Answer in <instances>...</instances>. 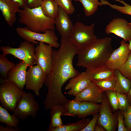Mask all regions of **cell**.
Masks as SVG:
<instances>
[{"label": "cell", "mask_w": 131, "mask_h": 131, "mask_svg": "<svg viewBox=\"0 0 131 131\" xmlns=\"http://www.w3.org/2000/svg\"><path fill=\"white\" fill-rule=\"evenodd\" d=\"M21 130L19 127L13 128L8 125L4 127L0 124V131H20Z\"/></svg>", "instance_id": "f35d334b"}, {"label": "cell", "mask_w": 131, "mask_h": 131, "mask_svg": "<svg viewBox=\"0 0 131 131\" xmlns=\"http://www.w3.org/2000/svg\"><path fill=\"white\" fill-rule=\"evenodd\" d=\"M83 8L85 15L90 16L97 11L98 6H102L98 0H79Z\"/></svg>", "instance_id": "484cf974"}, {"label": "cell", "mask_w": 131, "mask_h": 131, "mask_svg": "<svg viewBox=\"0 0 131 131\" xmlns=\"http://www.w3.org/2000/svg\"><path fill=\"white\" fill-rule=\"evenodd\" d=\"M99 115L98 113L93 115L92 119L81 131H94L95 127L97 122Z\"/></svg>", "instance_id": "d590c367"}, {"label": "cell", "mask_w": 131, "mask_h": 131, "mask_svg": "<svg viewBox=\"0 0 131 131\" xmlns=\"http://www.w3.org/2000/svg\"><path fill=\"white\" fill-rule=\"evenodd\" d=\"M0 49L5 55H11L24 62L27 64L29 67L35 64V47L34 44L28 41L25 40L21 42L18 48L1 46Z\"/></svg>", "instance_id": "52a82bcc"}, {"label": "cell", "mask_w": 131, "mask_h": 131, "mask_svg": "<svg viewBox=\"0 0 131 131\" xmlns=\"http://www.w3.org/2000/svg\"><path fill=\"white\" fill-rule=\"evenodd\" d=\"M129 23V25H130V27H131V23Z\"/></svg>", "instance_id": "ee69618b"}, {"label": "cell", "mask_w": 131, "mask_h": 131, "mask_svg": "<svg viewBox=\"0 0 131 131\" xmlns=\"http://www.w3.org/2000/svg\"><path fill=\"white\" fill-rule=\"evenodd\" d=\"M118 1L123 5V6H120L115 4H112L107 1L100 0L101 5H106L109 6L111 8L124 14L131 16V5L125 2L122 0H115Z\"/></svg>", "instance_id": "f1b7e54d"}, {"label": "cell", "mask_w": 131, "mask_h": 131, "mask_svg": "<svg viewBox=\"0 0 131 131\" xmlns=\"http://www.w3.org/2000/svg\"><path fill=\"white\" fill-rule=\"evenodd\" d=\"M75 1H79V0H74Z\"/></svg>", "instance_id": "f6af8a7d"}, {"label": "cell", "mask_w": 131, "mask_h": 131, "mask_svg": "<svg viewBox=\"0 0 131 131\" xmlns=\"http://www.w3.org/2000/svg\"><path fill=\"white\" fill-rule=\"evenodd\" d=\"M95 25L94 23L87 25L80 22H76L74 25L69 38L79 50L88 48L97 39L94 32Z\"/></svg>", "instance_id": "277c9868"}, {"label": "cell", "mask_w": 131, "mask_h": 131, "mask_svg": "<svg viewBox=\"0 0 131 131\" xmlns=\"http://www.w3.org/2000/svg\"><path fill=\"white\" fill-rule=\"evenodd\" d=\"M129 23L122 18H114L106 26L105 32L108 34L113 33L126 42L129 41L131 40V28Z\"/></svg>", "instance_id": "4fadbf2b"}, {"label": "cell", "mask_w": 131, "mask_h": 131, "mask_svg": "<svg viewBox=\"0 0 131 131\" xmlns=\"http://www.w3.org/2000/svg\"><path fill=\"white\" fill-rule=\"evenodd\" d=\"M79 50L69 37H61L59 49H53L51 70L44 83L48 91L43 103L46 107L64 106L69 101L63 94L62 88L68 80L80 73L73 63L74 58Z\"/></svg>", "instance_id": "6da1fadb"}, {"label": "cell", "mask_w": 131, "mask_h": 131, "mask_svg": "<svg viewBox=\"0 0 131 131\" xmlns=\"http://www.w3.org/2000/svg\"><path fill=\"white\" fill-rule=\"evenodd\" d=\"M20 6L12 0H0V10L6 22L12 27L17 20L16 15L20 11Z\"/></svg>", "instance_id": "5bb4252c"}, {"label": "cell", "mask_w": 131, "mask_h": 131, "mask_svg": "<svg viewBox=\"0 0 131 131\" xmlns=\"http://www.w3.org/2000/svg\"><path fill=\"white\" fill-rule=\"evenodd\" d=\"M0 122L13 128L17 127L19 119L13 114L10 115L5 108L0 106Z\"/></svg>", "instance_id": "d4e9b609"}, {"label": "cell", "mask_w": 131, "mask_h": 131, "mask_svg": "<svg viewBox=\"0 0 131 131\" xmlns=\"http://www.w3.org/2000/svg\"><path fill=\"white\" fill-rule=\"evenodd\" d=\"M18 13L19 23L32 32L43 33L48 30H55L54 19L45 15L40 6L30 8L26 6Z\"/></svg>", "instance_id": "3957f363"}, {"label": "cell", "mask_w": 131, "mask_h": 131, "mask_svg": "<svg viewBox=\"0 0 131 131\" xmlns=\"http://www.w3.org/2000/svg\"><path fill=\"white\" fill-rule=\"evenodd\" d=\"M119 47L114 50L107 60L106 66L111 69H118L127 60L131 51L129 44L123 40L120 42Z\"/></svg>", "instance_id": "7c38bea8"}, {"label": "cell", "mask_w": 131, "mask_h": 131, "mask_svg": "<svg viewBox=\"0 0 131 131\" xmlns=\"http://www.w3.org/2000/svg\"><path fill=\"white\" fill-rule=\"evenodd\" d=\"M105 129L100 125L96 124L95 127L94 131H106Z\"/></svg>", "instance_id": "60d3db41"}, {"label": "cell", "mask_w": 131, "mask_h": 131, "mask_svg": "<svg viewBox=\"0 0 131 131\" xmlns=\"http://www.w3.org/2000/svg\"><path fill=\"white\" fill-rule=\"evenodd\" d=\"M47 75L41 67L36 65L29 67L26 74L25 88L33 91L37 96L44 83Z\"/></svg>", "instance_id": "30bf717a"}, {"label": "cell", "mask_w": 131, "mask_h": 131, "mask_svg": "<svg viewBox=\"0 0 131 131\" xmlns=\"http://www.w3.org/2000/svg\"><path fill=\"white\" fill-rule=\"evenodd\" d=\"M112 43V39L110 37L97 38L90 46L79 50L76 66L89 69L106 66L114 51Z\"/></svg>", "instance_id": "7a4b0ae2"}, {"label": "cell", "mask_w": 131, "mask_h": 131, "mask_svg": "<svg viewBox=\"0 0 131 131\" xmlns=\"http://www.w3.org/2000/svg\"><path fill=\"white\" fill-rule=\"evenodd\" d=\"M16 30L22 38L34 45L38 44L39 42L46 43L55 48L60 47L58 37L54 30L49 29L43 33H38L32 32L26 27H17Z\"/></svg>", "instance_id": "8992f818"}, {"label": "cell", "mask_w": 131, "mask_h": 131, "mask_svg": "<svg viewBox=\"0 0 131 131\" xmlns=\"http://www.w3.org/2000/svg\"><path fill=\"white\" fill-rule=\"evenodd\" d=\"M59 6L57 15L54 19L55 26L61 37H69L74 25L68 14Z\"/></svg>", "instance_id": "9a60e30c"}, {"label": "cell", "mask_w": 131, "mask_h": 131, "mask_svg": "<svg viewBox=\"0 0 131 131\" xmlns=\"http://www.w3.org/2000/svg\"><path fill=\"white\" fill-rule=\"evenodd\" d=\"M100 105L93 102L81 101L79 112L77 115L79 118H85L87 116L99 113Z\"/></svg>", "instance_id": "44dd1931"}, {"label": "cell", "mask_w": 131, "mask_h": 131, "mask_svg": "<svg viewBox=\"0 0 131 131\" xmlns=\"http://www.w3.org/2000/svg\"><path fill=\"white\" fill-rule=\"evenodd\" d=\"M97 122L106 131H115L118 125L117 112H112L106 95L103 94Z\"/></svg>", "instance_id": "9c48e42d"}, {"label": "cell", "mask_w": 131, "mask_h": 131, "mask_svg": "<svg viewBox=\"0 0 131 131\" xmlns=\"http://www.w3.org/2000/svg\"><path fill=\"white\" fill-rule=\"evenodd\" d=\"M106 95L110 104L113 109L116 111L119 109L117 92L114 90H110L105 91Z\"/></svg>", "instance_id": "d6a6232c"}, {"label": "cell", "mask_w": 131, "mask_h": 131, "mask_svg": "<svg viewBox=\"0 0 131 131\" xmlns=\"http://www.w3.org/2000/svg\"><path fill=\"white\" fill-rule=\"evenodd\" d=\"M3 53L0 55V74L3 78L7 80V75L8 72L13 68L16 65L9 61Z\"/></svg>", "instance_id": "4316f807"}, {"label": "cell", "mask_w": 131, "mask_h": 131, "mask_svg": "<svg viewBox=\"0 0 131 131\" xmlns=\"http://www.w3.org/2000/svg\"><path fill=\"white\" fill-rule=\"evenodd\" d=\"M126 95L130 104L131 103V86L129 91Z\"/></svg>", "instance_id": "b9f144b4"}, {"label": "cell", "mask_w": 131, "mask_h": 131, "mask_svg": "<svg viewBox=\"0 0 131 131\" xmlns=\"http://www.w3.org/2000/svg\"><path fill=\"white\" fill-rule=\"evenodd\" d=\"M58 6L64 10L68 14L71 15L74 13L75 8L72 0H54Z\"/></svg>", "instance_id": "1f68e13d"}, {"label": "cell", "mask_w": 131, "mask_h": 131, "mask_svg": "<svg viewBox=\"0 0 131 131\" xmlns=\"http://www.w3.org/2000/svg\"><path fill=\"white\" fill-rule=\"evenodd\" d=\"M85 72L90 80L94 82L112 78L115 75V70L105 66L92 69H86Z\"/></svg>", "instance_id": "d6986e66"}, {"label": "cell", "mask_w": 131, "mask_h": 131, "mask_svg": "<svg viewBox=\"0 0 131 131\" xmlns=\"http://www.w3.org/2000/svg\"><path fill=\"white\" fill-rule=\"evenodd\" d=\"M50 110L51 121L48 131H51L53 129L63 125L61 116L63 115L65 111V106L55 105Z\"/></svg>", "instance_id": "ffe728a7"}, {"label": "cell", "mask_w": 131, "mask_h": 131, "mask_svg": "<svg viewBox=\"0 0 131 131\" xmlns=\"http://www.w3.org/2000/svg\"><path fill=\"white\" fill-rule=\"evenodd\" d=\"M118 99L119 109L124 112H126L130 105L126 94L117 92Z\"/></svg>", "instance_id": "836d02e7"}, {"label": "cell", "mask_w": 131, "mask_h": 131, "mask_svg": "<svg viewBox=\"0 0 131 131\" xmlns=\"http://www.w3.org/2000/svg\"><path fill=\"white\" fill-rule=\"evenodd\" d=\"M28 65L21 60L16 64L7 75V80L15 83L20 89L23 90L25 86L26 70Z\"/></svg>", "instance_id": "2e32d148"}, {"label": "cell", "mask_w": 131, "mask_h": 131, "mask_svg": "<svg viewBox=\"0 0 131 131\" xmlns=\"http://www.w3.org/2000/svg\"><path fill=\"white\" fill-rule=\"evenodd\" d=\"M91 82L85 72H82L77 76L70 79L65 89L69 90L67 92V94L75 96L84 89Z\"/></svg>", "instance_id": "e0dca14e"}, {"label": "cell", "mask_w": 131, "mask_h": 131, "mask_svg": "<svg viewBox=\"0 0 131 131\" xmlns=\"http://www.w3.org/2000/svg\"><path fill=\"white\" fill-rule=\"evenodd\" d=\"M40 7L46 16L55 19L57 16L59 6L54 0H44Z\"/></svg>", "instance_id": "cb8c5ba5"}, {"label": "cell", "mask_w": 131, "mask_h": 131, "mask_svg": "<svg viewBox=\"0 0 131 131\" xmlns=\"http://www.w3.org/2000/svg\"><path fill=\"white\" fill-rule=\"evenodd\" d=\"M39 109V104L33 95L25 92L17 103L12 114L24 121L29 116L36 117Z\"/></svg>", "instance_id": "ba28073f"}, {"label": "cell", "mask_w": 131, "mask_h": 131, "mask_svg": "<svg viewBox=\"0 0 131 131\" xmlns=\"http://www.w3.org/2000/svg\"><path fill=\"white\" fill-rule=\"evenodd\" d=\"M44 0H28L27 6L33 8L40 6Z\"/></svg>", "instance_id": "74e56055"}, {"label": "cell", "mask_w": 131, "mask_h": 131, "mask_svg": "<svg viewBox=\"0 0 131 131\" xmlns=\"http://www.w3.org/2000/svg\"><path fill=\"white\" fill-rule=\"evenodd\" d=\"M120 111L124 116V123L128 131H131V103L126 112Z\"/></svg>", "instance_id": "e575fe53"}, {"label": "cell", "mask_w": 131, "mask_h": 131, "mask_svg": "<svg viewBox=\"0 0 131 131\" xmlns=\"http://www.w3.org/2000/svg\"><path fill=\"white\" fill-rule=\"evenodd\" d=\"M90 121L89 118H82L77 122L64 125L55 128L51 131H81Z\"/></svg>", "instance_id": "603a6c76"}, {"label": "cell", "mask_w": 131, "mask_h": 131, "mask_svg": "<svg viewBox=\"0 0 131 131\" xmlns=\"http://www.w3.org/2000/svg\"><path fill=\"white\" fill-rule=\"evenodd\" d=\"M25 92L14 83L0 78V106L8 110L14 111L17 103Z\"/></svg>", "instance_id": "5b68a950"}, {"label": "cell", "mask_w": 131, "mask_h": 131, "mask_svg": "<svg viewBox=\"0 0 131 131\" xmlns=\"http://www.w3.org/2000/svg\"><path fill=\"white\" fill-rule=\"evenodd\" d=\"M115 75L116 80L114 90L127 94L131 86V81L122 75L118 69L115 70Z\"/></svg>", "instance_id": "7402d4cb"}, {"label": "cell", "mask_w": 131, "mask_h": 131, "mask_svg": "<svg viewBox=\"0 0 131 131\" xmlns=\"http://www.w3.org/2000/svg\"><path fill=\"white\" fill-rule=\"evenodd\" d=\"M118 69L122 75L131 81V52L126 62Z\"/></svg>", "instance_id": "4dcf8cb0"}, {"label": "cell", "mask_w": 131, "mask_h": 131, "mask_svg": "<svg viewBox=\"0 0 131 131\" xmlns=\"http://www.w3.org/2000/svg\"><path fill=\"white\" fill-rule=\"evenodd\" d=\"M118 131H128L124 122V116L120 110L117 112Z\"/></svg>", "instance_id": "8d00e7d4"}, {"label": "cell", "mask_w": 131, "mask_h": 131, "mask_svg": "<svg viewBox=\"0 0 131 131\" xmlns=\"http://www.w3.org/2000/svg\"><path fill=\"white\" fill-rule=\"evenodd\" d=\"M129 41V47L131 51V40Z\"/></svg>", "instance_id": "7bdbcfd3"}, {"label": "cell", "mask_w": 131, "mask_h": 131, "mask_svg": "<svg viewBox=\"0 0 131 131\" xmlns=\"http://www.w3.org/2000/svg\"><path fill=\"white\" fill-rule=\"evenodd\" d=\"M52 48L50 45L41 42H39L35 47V64L40 66L47 75L50 73L51 68Z\"/></svg>", "instance_id": "8fae6325"}, {"label": "cell", "mask_w": 131, "mask_h": 131, "mask_svg": "<svg viewBox=\"0 0 131 131\" xmlns=\"http://www.w3.org/2000/svg\"><path fill=\"white\" fill-rule=\"evenodd\" d=\"M103 93L95 83L91 81L84 89L75 97L81 102L101 103L103 97Z\"/></svg>", "instance_id": "ac0fdd59"}, {"label": "cell", "mask_w": 131, "mask_h": 131, "mask_svg": "<svg viewBox=\"0 0 131 131\" xmlns=\"http://www.w3.org/2000/svg\"><path fill=\"white\" fill-rule=\"evenodd\" d=\"M116 80V77L115 75L113 77L110 79L93 82L103 92L108 90H114Z\"/></svg>", "instance_id": "f546056e"}, {"label": "cell", "mask_w": 131, "mask_h": 131, "mask_svg": "<svg viewBox=\"0 0 131 131\" xmlns=\"http://www.w3.org/2000/svg\"><path fill=\"white\" fill-rule=\"evenodd\" d=\"M80 102L76 98L69 100L65 105V111L63 115L74 117L77 115L79 112Z\"/></svg>", "instance_id": "83f0119b"}, {"label": "cell", "mask_w": 131, "mask_h": 131, "mask_svg": "<svg viewBox=\"0 0 131 131\" xmlns=\"http://www.w3.org/2000/svg\"><path fill=\"white\" fill-rule=\"evenodd\" d=\"M18 3L21 8H24L27 6L28 0H12Z\"/></svg>", "instance_id": "ab89813d"}]
</instances>
